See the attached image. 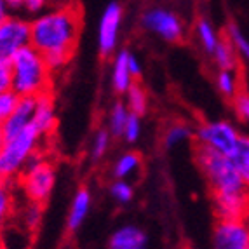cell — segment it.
I'll list each match as a JSON object with an SVG mask.
<instances>
[{"label":"cell","instance_id":"3","mask_svg":"<svg viewBox=\"0 0 249 249\" xmlns=\"http://www.w3.org/2000/svg\"><path fill=\"white\" fill-rule=\"evenodd\" d=\"M42 138L44 136L35 125H28L19 133L4 136V145L0 150V179L14 183L30 159L40 152Z\"/></svg>","mask_w":249,"mask_h":249},{"label":"cell","instance_id":"38","mask_svg":"<svg viewBox=\"0 0 249 249\" xmlns=\"http://www.w3.org/2000/svg\"><path fill=\"white\" fill-rule=\"evenodd\" d=\"M2 145H4V131H2V124H0V150H2Z\"/></svg>","mask_w":249,"mask_h":249},{"label":"cell","instance_id":"16","mask_svg":"<svg viewBox=\"0 0 249 249\" xmlns=\"http://www.w3.org/2000/svg\"><path fill=\"white\" fill-rule=\"evenodd\" d=\"M35 103H37L35 98H19L16 110H14V112L11 113V117L2 124L4 136L16 134V133H19V131H23L25 127H28V125H32L34 113H35Z\"/></svg>","mask_w":249,"mask_h":249},{"label":"cell","instance_id":"34","mask_svg":"<svg viewBox=\"0 0 249 249\" xmlns=\"http://www.w3.org/2000/svg\"><path fill=\"white\" fill-rule=\"evenodd\" d=\"M49 2L51 0H23V4H21V9H25L28 14H37L44 13L47 7H49Z\"/></svg>","mask_w":249,"mask_h":249},{"label":"cell","instance_id":"5","mask_svg":"<svg viewBox=\"0 0 249 249\" xmlns=\"http://www.w3.org/2000/svg\"><path fill=\"white\" fill-rule=\"evenodd\" d=\"M56 176L58 175H56L54 162L47 159L42 152L35 154L25 166V169L21 171V175L18 176L19 190L25 200L44 206L53 196L54 187H56Z\"/></svg>","mask_w":249,"mask_h":249},{"label":"cell","instance_id":"33","mask_svg":"<svg viewBox=\"0 0 249 249\" xmlns=\"http://www.w3.org/2000/svg\"><path fill=\"white\" fill-rule=\"evenodd\" d=\"M13 88V71H11V63L0 59V92L9 91Z\"/></svg>","mask_w":249,"mask_h":249},{"label":"cell","instance_id":"15","mask_svg":"<svg viewBox=\"0 0 249 249\" xmlns=\"http://www.w3.org/2000/svg\"><path fill=\"white\" fill-rule=\"evenodd\" d=\"M129 54H131V51L121 49L117 51L115 56H113L110 82H112V89L117 94H125V91L136 82L131 70H129Z\"/></svg>","mask_w":249,"mask_h":249},{"label":"cell","instance_id":"12","mask_svg":"<svg viewBox=\"0 0 249 249\" xmlns=\"http://www.w3.org/2000/svg\"><path fill=\"white\" fill-rule=\"evenodd\" d=\"M107 249H148V235L134 223L122 225L112 232Z\"/></svg>","mask_w":249,"mask_h":249},{"label":"cell","instance_id":"32","mask_svg":"<svg viewBox=\"0 0 249 249\" xmlns=\"http://www.w3.org/2000/svg\"><path fill=\"white\" fill-rule=\"evenodd\" d=\"M232 108L239 121L248 122L249 124V92H246V91L237 92L232 98Z\"/></svg>","mask_w":249,"mask_h":249},{"label":"cell","instance_id":"26","mask_svg":"<svg viewBox=\"0 0 249 249\" xmlns=\"http://www.w3.org/2000/svg\"><path fill=\"white\" fill-rule=\"evenodd\" d=\"M196 35H197V40H199L200 47L208 54H211L214 51V47L218 46V42L221 40L216 28L213 26V23L206 18H200L197 19L196 23Z\"/></svg>","mask_w":249,"mask_h":249},{"label":"cell","instance_id":"9","mask_svg":"<svg viewBox=\"0 0 249 249\" xmlns=\"http://www.w3.org/2000/svg\"><path fill=\"white\" fill-rule=\"evenodd\" d=\"M26 46H30V21L11 14L0 23V59L9 61Z\"/></svg>","mask_w":249,"mask_h":249},{"label":"cell","instance_id":"31","mask_svg":"<svg viewBox=\"0 0 249 249\" xmlns=\"http://www.w3.org/2000/svg\"><path fill=\"white\" fill-rule=\"evenodd\" d=\"M142 136V117L131 113L124 125V131H122V140L127 143H136Z\"/></svg>","mask_w":249,"mask_h":249},{"label":"cell","instance_id":"29","mask_svg":"<svg viewBox=\"0 0 249 249\" xmlns=\"http://www.w3.org/2000/svg\"><path fill=\"white\" fill-rule=\"evenodd\" d=\"M227 40L237 51L239 58L249 63V38L242 34V30L235 23H229V26H227Z\"/></svg>","mask_w":249,"mask_h":249},{"label":"cell","instance_id":"30","mask_svg":"<svg viewBox=\"0 0 249 249\" xmlns=\"http://www.w3.org/2000/svg\"><path fill=\"white\" fill-rule=\"evenodd\" d=\"M18 101H19V96L13 89L0 92V124H4L11 117V113L16 110Z\"/></svg>","mask_w":249,"mask_h":249},{"label":"cell","instance_id":"22","mask_svg":"<svg viewBox=\"0 0 249 249\" xmlns=\"http://www.w3.org/2000/svg\"><path fill=\"white\" fill-rule=\"evenodd\" d=\"M213 61L218 67V70H237L239 67V54L233 49V46L230 44L227 38L218 42V46L214 47V51L211 53Z\"/></svg>","mask_w":249,"mask_h":249},{"label":"cell","instance_id":"19","mask_svg":"<svg viewBox=\"0 0 249 249\" xmlns=\"http://www.w3.org/2000/svg\"><path fill=\"white\" fill-rule=\"evenodd\" d=\"M42 218H44V206L37 202H30V200H25L23 206H18L16 213H14V220L30 232H35L40 227Z\"/></svg>","mask_w":249,"mask_h":249},{"label":"cell","instance_id":"39","mask_svg":"<svg viewBox=\"0 0 249 249\" xmlns=\"http://www.w3.org/2000/svg\"><path fill=\"white\" fill-rule=\"evenodd\" d=\"M248 221H249V213H248Z\"/></svg>","mask_w":249,"mask_h":249},{"label":"cell","instance_id":"2","mask_svg":"<svg viewBox=\"0 0 249 249\" xmlns=\"http://www.w3.org/2000/svg\"><path fill=\"white\" fill-rule=\"evenodd\" d=\"M13 71V91L19 98L53 92V70L35 47L26 46L9 59Z\"/></svg>","mask_w":249,"mask_h":249},{"label":"cell","instance_id":"25","mask_svg":"<svg viewBox=\"0 0 249 249\" xmlns=\"http://www.w3.org/2000/svg\"><path fill=\"white\" fill-rule=\"evenodd\" d=\"M216 89L220 91L221 96L232 100L233 96L237 94L241 89V77H239V71L237 70H218L214 77Z\"/></svg>","mask_w":249,"mask_h":249},{"label":"cell","instance_id":"37","mask_svg":"<svg viewBox=\"0 0 249 249\" xmlns=\"http://www.w3.org/2000/svg\"><path fill=\"white\" fill-rule=\"evenodd\" d=\"M5 4L9 5V9H11V11H18V9H21L23 0H5Z\"/></svg>","mask_w":249,"mask_h":249},{"label":"cell","instance_id":"4","mask_svg":"<svg viewBox=\"0 0 249 249\" xmlns=\"http://www.w3.org/2000/svg\"><path fill=\"white\" fill-rule=\"evenodd\" d=\"M196 162L199 166L200 173L204 175L208 185L211 187L213 194H221V192H235L248 188L242 181V178L237 173L232 159L229 155L218 154L213 150L197 146ZM249 190V188H248Z\"/></svg>","mask_w":249,"mask_h":249},{"label":"cell","instance_id":"1","mask_svg":"<svg viewBox=\"0 0 249 249\" xmlns=\"http://www.w3.org/2000/svg\"><path fill=\"white\" fill-rule=\"evenodd\" d=\"M82 30V13L71 2L46 9L30 21V46L44 56L49 68L59 71L73 58Z\"/></svg>","mask_w":249,"mask_h":249},{"label":"cell","instance_id":"36","mask_svg":"<svg viewBox=\"0 0 249 249\" xmlns=\"http://www.w3.org/2000/svg\"><path fill=\"white\" fill-rule=\"evenodd\" d=\"M11 13H13V11H11L9 5L5 4V0H0V23L7 19V18L11 16Z\"/></svg>","mask_w":249,"mask_h":249},{"label":"cell","instance_id":"18","mask_svg":"<svg viewBox=\"0 0 249 249\" xmlns=\"http://www.w3.org/2000/svg\"><path fill=\"white\" fill-rule=\"evenodd\" d=\"M142 155L134 152V150H127L122 155L115 159L112 166V176L113 179H129L134 176L138 171L142 169Z\"/></svg>","mask_w":249,"mask_h":249},{"label":"cell","instance_id":"28","mask_svg":"<svg viewBox=\"0 0 249 249\" xmlns=\"http://www.w3.org/2000/svg\"><path fill=\"white\" fill-rule=\"evenodd\" d=\"M112 134L108 133L107 127H100L94 133L91 140V148H89V157L92 160H101L108 154L110 145H112Z\"/></svg>","mask_w":249,"mask_h":249},{"label":"cell","instance_id":"27","mask_svg":"<svg viewBox=\"0 0 249 249\" xmlns=\"http://www.w3.org/2000/svg\"><path fill=\"white\" fill-rule=\"evenodd\" d=\"M108 196L119 206H127L134 199V187L129 179H113L108 187Z\"/></svg>","mask_w":249,"mask_h":249},{"label":"cell","instance_id":"24","mask_svg":"<svg viewBox=\"0 0 249 249\" xmlns=\"http://www.w3.org/2000/svg\"><path fill=\"white\" fill-rule=\"evenodd\" d=\"M230 159H232L233 166H235L237 173H239V176L242 178L244 185L249 188V136L242 134L239 143H237L235 150H233L232 155H230Z\"/></svg>","mask_w":249,"mask_h":249},{"label":"cell","instance_id":"17","mask_svg":"<svg viewBox=\"0 0 249 249\" xmlns=\"http://www.w3.org/2000/svg\"><path fill=\"white\" fill-rule=\"evenodd\" d=\"M16 208H18V197H16V192H14V183L0 179V237L4 233L5 227L14 218Z\"/></svg>","mask_w":249,"mask_h":249},{"label":"cell","instance_id":"7","mask_svg":"<svg viewBox=\"0 0 249 249\" xmlns=\"http://www.w3.org/2000/svg\"><path fill=\"white\" fill-rule=\"evenodd\" d=\"M142 26L171 44H176L185 37V23L181 18L164 7H152L145 11L142 16Z\"/></svg>","mask_w":249,"mask_h":249},{"label":"cell","instance_id":"8","mask_svg":"<svg viewBox=\"0 0 249 249\" xmlns=\"http://www.w3.org/2000/svg\"><path fill=\"white\" fill-rule=\"evenodd\" d=\"M122 19H124V9L119 2H110L103 9L100 21H98V51L103 58H108L113 53H117Z\"/></svg>","mask_w":249,"mask_h":249},{"label":"cell","instance_id":"11","mask_svg":"<svg viewBox=\"0 0 249 249\" xmlns=\"http://www.w3.org/2000/svg\"><path fill=\"white\" fill-rule=\"evenodd\" d=\"M213 209L218 220H241L248 218L249 213V190L221 192L213 194Z\"/></svg>","mask_w":249,"mask_h":249},{"label":"cell","instance_id":"14","mask_svg":"<svg viewBox=\"0 0 249 249\" xmlns=\"http://www.w3.org/2000/svg\"><path fill=\"white\" fill-rule=\"evenodd\" d=\"M35 113H34V121L32 125H35L38 133L46 138L53 133L58 124V117H56V105H54V96L53 92H47V94L35 96Z\"/></svg>","mask_w":249,"mask_h":249},{"label":"cell","instance_id":"35","mask_svg":"<svg viewBox=\"0 0 249 249\" xmlns=\"http://www.w3.org/2000/svg\"><path fill=\"white\" fill-rule=\"evenodd\" d=\"M129 70H131V73H133L134 80H140V79H142L143 67H142V63H140V59H138L133 53L129 54Z\"/></svg>","mask_w":249,"mask_h":249},{"label":"cell","instance_id":"13","mask_svg":"<svg viewBox=\"0 0 249 249\" xmlns=\"http://www.w3.org/2000/svg\"><path fill=\"white\" fill-rule=\"evenodd\" d=\"M92 208V194L89 187H79L71 197L70 208L67 213V230L68 232H77V230L86 223L89 213Z\"/></svg>","mask_w":249,"mask_h":249},{"label":"cell","instance_id":"6","mask_svg":"<svg viewBox=\"0 0 249 249\" xmlns=\"http://www.w3.org/2000/svg\"><path fill=\"white\" fill-rule=\"evenodd\" d=\"M241 136V131L230 121H223V119L206 121L197 125V129H194V138H196L197 146L229 155V157L235 150Z\"/></svg>","mask_w":249,"mask_h":249},{"label":"cell","instance_id":"23","mask_svg":"<svg viewBox=\"0 0 249 249\" xmlns=\"http://www.w3.org/2000/svg\"><path fill=\"white\" fill-rule=\"evenodd\" d=\"M131 112L127 110L124 101H115V103L110 107L107 115V129L108 133L112 134L113 138H121L122 131H124V125L127 122Z\"/></svg>","mask_w":249,"mask_h":249},{"label":"cell","instance_id":"10","mask_svg":"<svg viewBox=\"0 0 249 249\" xmlns=\"http://www.w3.org/2000/svg\"><path fill=\"white\" fill-rule=\"evenodd\" d=\"M213 249H249V221L218 220L213 229Z\"/></svg>","mask_w":249,"mask_h":249},{"label":"cell","instance_id":"21","mask_svg":"<svg viewBox=\"0 0 249 249\" xmlns=\"http://www.w3.org/2000/svg\"><path fill=\"white\" fill-rule=\"evenodd\" d=\"M124 96H125L124 103L131 113H134V115H138V117H143L148 112V92H146V89L140 84V80H136V82L125 91Z\"/></svg>","mask_w":249,"mask_h":249},{"label":"cell","instance_id":"20","mask_svg":"<svg viewBox=\"0 0 249 249\" xmlns=\"http://www.w3.org/2000/svg\"><path fill=\"white\" fill-rule=\"evenodd\" d=\"M192 138H194V129L187 122H173L164 129L162 145L166 150H173L176 146H181L183 143L190 142Z\"/></svg>","mask_w":249,"mask_h":249}]
</instances>
